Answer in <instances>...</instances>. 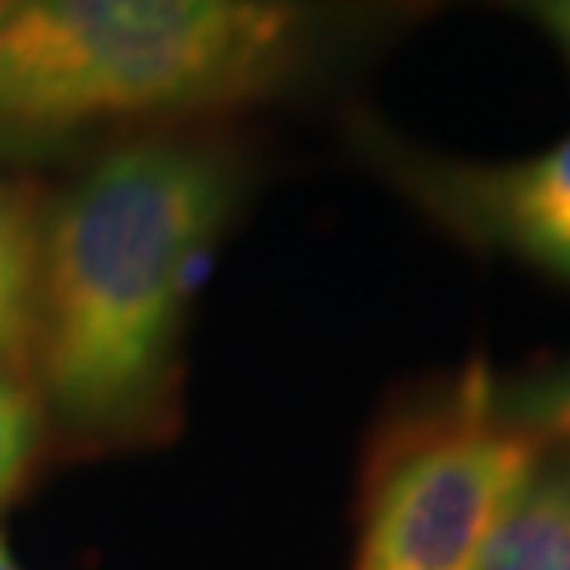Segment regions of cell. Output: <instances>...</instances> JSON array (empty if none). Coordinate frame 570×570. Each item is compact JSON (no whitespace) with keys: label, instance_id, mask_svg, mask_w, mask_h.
Returning <instances> with one entry per match:
<instances>
[{"label":"cell","instance_id":"7a4b0ae2","mask_svg":"<svg viewBox=\"0 0 570 570\" xmlns=\"http://www.w3.org/2000/svg\"><path fill=\"white\" fill-rule=\"evenodd\" d=\"M306 41L298 0H0V132L239 104Z\"/></svg>","mask_w":570,"mask_h":570},{"label":"cell","instance_id":"6da1fadb","mask_svg":"<svg viewBox=\"0 0 570 570\" xmlns=\"http://www.w3.org/2000/svg\"><path fill=\"white\" fill-rule=\"evenodd\" d=\"M233 196L225 159L148 140L96 163L41 222L33 368L67 423L118 428L159 397Z\"/></svg>","mask_w":570,"mask_h":570},{"label":"cell","instance_id":"3957f363","mask_svg":"<svg viewBox=\"0 0 570 570\" xmlns=\"http://www.w3.org/2000/svg\"><path fill=\"white\" fill-rule=\"evenodd\" d=\"M544 445L482 365L375 453L357 570H471L541 471Z\"/></svg>","mask_w":570,"mask_h":570},{"label":"cell","instance_id":"9c48e42d","mask_svg":"<svg viewBox=\"0 0 570 570\" xmlns=\"http://www.w3.org/2000/svg\"><path fill=\"white\" fill-rule=\"evenodd\" d=\"M530 4H533V16L544 22V30L560 41V48L570 59V0H530Z\"/></svg>","mask_w":570,"mask_h":570},{"label":"cell","instance_id":"52a82bcc","mask_svg":"<svg viewBox=\"0 0 570 570\" xmlns=\"http://www.w3.org/2000/svg\"><path fill=\"white\" fill-rule=\"evenodd\" d=\"M41 445V397L0 365V504L22 490Z\"/></svg>","mask_w":570,"mask_h":570},{"label":"cell","instance_id":"277c9868","mask_svg":"<svg viewBox=\"0 0 570 570\" xmlns=\"http://www.w3.org/2000/svg\"><path fill=\"white\" fill-rule=\"evenodd\" d=\"M449 196L482 236L570 276V137L519 166L460 174Z\"/></svg>","mask_w":570,"mask_h":570},{"label":"cell","instance_id":"30bf717a","mask_svg":"<svg viewBox=\"0 0 570 570\" xmlns=\"http://www.w3.org/2000/svg\"><path fill=\"white\" fill-rule=\"evenodd\" d=\"M0 570H22V567H19V560H16V556H11V549H8L4 530H0Z\"/></svg>","mask_w":570,"mask_h":570},{"label":"cell","instance_id":"ba28073f","mask_svg":"<svg viewBox=\"0 0 570 570\" xmlns=\"http://www.w3.org/2000/svg\"><path fill=\"white\" fill-rule=\"evenodd\" d=\"M504 409L541 439V445H560L570 456V365L563 372L541 375L523 391L501 397ZM570 464V460H567Z\"/></svg>","mask_w":570,"mask_h":570},{"label":"cell","instance_id":"5b68a950","mask_svg":"<svg viewBox=\"0 0 570 570\" xmlns=\"http://www.w3.org/2000/svg\"><path fill=\"white\" fill-rule=\"evenodd\" d=\"M471 570H570V464L533 475Z\"/></svg>","mask_w":570,"mask_h":570},{"label":"cell","instance_id":"8992f818","mask_svg":"<svg viewBox=\"0 0 570 570\" xmlns=\"http://www.w3.org/2000/svg\"><path fill=\"white\" fill-rule=\"evenodd\" d=\"M41 258V217L33 196L0 180V357L30 332Z\"/></svg>","mask_w":570,"mask_h":570}]
</instances>
